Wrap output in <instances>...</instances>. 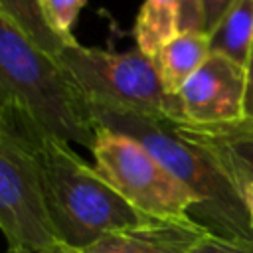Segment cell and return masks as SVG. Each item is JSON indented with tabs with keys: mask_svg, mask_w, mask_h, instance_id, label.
Listing matches in <instances>:
<instances>
[{
	"mask_svg": "<svg viewBox=\"0 0 253 253\" xmlns=\"http://www.w3.org/2000/svg\"><path fill=\"white\" fill-rule=\"evenodd\" d=\"M243 115L253 119V45L249 51V59L245 63V97H243Z\"/></svg>",
	"mask_w": 253,
	"mask_h": 253,
	"instance_id": "18",
	"label": "cell"
},
{
	"mask_svg": "<svg viewBox=\"0 0 253 253\" xmlns=\"http://www.w3.org/2000/svg\"><path fill=\"white\" fill-rule=\"evenodd\" d=\"M49 28L61 40H73L71 28L87 0H40Z\"/></svg>",
	"mask_w": 253,
	"mask_h": 253,
	"instance_id": "14",
	"label": "cell"
},
{
	"mask_svg": "<svg viewBox=\"0 0 253 253\" xmlns=\"http://www.w3.org/2000/svg\"><path fill=\"white\" fill-rule=\"evenodd\" d=\"M241 200L245 204V210H247V215H249V223L253 227V184H247L241 188Z\"/></svg>",
	"mask_w": 253,
	"mask_h": 253,
	"instance_id": "20",
	"label": "cell"
},
{
	"mask_svg": "<svg viewBox=\"0 0 253 253\" xmlns=\"http://www.w3.org/2000/svg\"><path fill=\"white\" fill-rule=\"evenodd\" d=\"M211 36V51L243 65L253 45V0H233Z\"/></svg>",
	"mask_w": 253,
	"mask_h": 253,
	"instance_id": "11",
	"label": "cell"
},
{
	"mask_svg": "<svg viewBox=\"0 0 253 253\" xmlns=\"http://www.w3.org/2000/svg\"><path fill=\"white\" fill-rule=\"evenodd\" d=\"M178 14V34L204 32V12L200 0H174Z\"/></svg>",
	"mask_w": 253,
	"mask_h": 253,
	"instance_id": "16",
	"label": "cell"
},
{
	"mask_svg": "<svg viewBox=\"0 0 253 253\" xmlns=\"http://www.w3.org/2000/svg\"><path fill=\"white\" fill-rule=\"evenodd\" d=\"M0 229L10 251L57 241L49 223L32 154L0 134Z\"/></svg>",
	"mask_w": 253,
	"mask_h": 253,
	"instance_id": "6",
	"label": "cell"
},
{
	"mask_svg": "<svg viewBox=\"0 0 253 253\" xmlns=\"http://www.w3.org/2000/svg\"><path fill=\"white\" fill-rule=\"evenodd\" d=\"M172 126L180 136L204 148L237 192L253 184V119L210 125L172 121Z\"/></svg>",
	"mask_w": 253,
	"mask_h": 253,
	"instance_id": "8",
	"label": "cell"
},
{
	"mask_svg": "<svg viewBox=\"0 0 253 253\" xmlns=\"http://www.w3.org/2000/svg\"><path fill=\"white\" fill-rule=\"evenodd\" d=\"M95 170L136 211L156 219H192L196 194L138 140L99 126L91 148Z\"/></svg>",
	"mask_w": 253,
	"mask_h": 253,
	"instance_id": "5",
	"label": "cell"
},
{
	"mask_svg": "<svg viewBox=\"0 0 253 253\" xmlns=\"http://www.w3.org/2000/svg\"><path fill=\"white\" fill-rule=\"evenodd\" d=\"M174 36H178V14L174 0H144L136 22H134V40L136 47L148 55L156 53L166 45Z\"/></svg>",
	"mask_w": 253,
	"mask_h": 253,
	"instance_id": "12",
	"label": "cell"
},
{
	"mask_svg": "<svg viewBox=\"0 0 253 253\" xmlns=\"http://www.w3.org/2000/svg\"><path fill=\"white\" fill-rule=\"evenodd\" d=\"M0 119L12 140L40 130L91 150L99 134L91 103L71 75L2 12Z\"/></svg>",
	"mask_w": 253,
	"mask_h": 253,
	"instance_id": "1",
	"label": "cell"
},
{
	"mask_svg": "<svg viewBox=\"0 0 253 253\" xmlns=\"http://www.w3.org/2000/svg\"><path fill=\"white\" fill-rule=\"evenodd\" d=\"M210 53L211 36L208 32H186L174 36L154 57L164 89L170 95H178L184 83L204 65Z\"/></svg>",
	"mask_w": 253,
	"mask_h": 253,
	"instance_id": "10",
	"label": "cell"
},
{
	"mask_svg": "<svg viewBox=\"0 0 253 253\" xmlns=\"http://www.w3.org/2000/svg\"><path fill=\"white\" fill-rule=\"evenodd\" d=\"M91 109L99 126L138 140L166 170L196 194L200 204L192 211L196 215H190L196 223L219 237L253 235L237 188L204 148L174 130L170 119H154L103 105H91Z\"/></svg>",
	"mask_w": 253,
	"mask_h": 253,
	"instance_id": "3",
	"label": "cell"
},
{
	"mask_svg": "<svg viewBox=\"0 0 253 253\" xmlns=\"http://www.w3.org/2000/svg\"><path fill=\"white\" fill-rule=\"evenodd\" d=\"M202 2V12H204V32L211 34L225 10L233 4V0H200Z\"/></svg>",
	"mask_w": 253,
	"mask_h": 253,
	"instance_id": "17",
	"label": "cell"
},
{
	"mask_svg": "<svg viewBox=\"0 0 253 253\" xmlns=\"http://www.w3.org/2000/svg\"><path fill=\"white\" fill-rule=\"evenodd\" d=\"M0 12L20 28L34 43L43 51L55 55V51L69 40H61L47 24L40 0H0Z\"/></svg>",
	"mask_w": 253,
	"mask_h": 253,
	"instance_id": "13",
	"label": "cell"
},
{
	"mask_svg": "<svg viewBox=\"0 0 253 253\" xmlns=\"http://www.w3.org/2000/svg\"><path fill=\"white\" fill-rule=\"evenodd\" d=\"M192 253H253V235L249 237H219L208 233L192 249Z\"/></svg>",
	"mask_w": 253,
	"mask_h": 253,
	"instance_id": "15",
	"label": "cell"
},
{
	"mask_svg": "<svg viewBox=\"0 0 253 253\" xmlns=\"http://www.w3.org/2000/svg\"><path fill=\"white\" fill-rule=\"evenodd\" d=\"M20 146L34 158L45 211L57 241L81 251L105 233L150 219L128 206L69 142L34 132Z\"/></svg>",
	"mask_w": 253,
	"mask_h": 253,
	"instance_id": "2",
	"label": "cell"
},
{
	"mask_svg": "<svg viewBox=\"0 0 253 253\" xmlns=\"http://www.w3.org/2000/svg\"><path fill=\"white\" fill-rule=\"evenodd\" d=\"M55 59L71 75L91 105L130 111L154 119L186 121L178 95H170L156 61L138 47L123 53L65 42Z\"/></svg>",
	"mask_w": 253,
	"mask_h": 253,
	"instance_id": "4",
	"label": "cell"
},
{
	"mask_svg": "<svg viewBox=\"0 0 253 253\" xmlns=\"http://www.w3.org/2000/svg\"><path fill=\"white\" fill-rule=\"evenodd\" d=\"M210 231L194 219H156L105 233L79 253H192Z\"/></svg>",
	"mask_w": 253,
	"mask_h": 253,
	"instance_id": "9",
	"label": "cell"
},
{
	"mask_svg": "<svg viewBox=\"0 0 253 253\" xmlns=\"http://www.w3.org/2000/svg\"><path fill=\"white\" fill-rule=\"evenodd\" d=\"M6 253H79V249L63 243V241H53L45 247H36V249H22V251H6Z\"/></svg>",
	"mask_w": 253,
	"mask_h": 253,
	"instance_id": "19",
	"label": "cell"
},
{
	"mask_svg": "<svg viewBox=\"0 0 253 253\" xmlns=\"http://www.w3.org/2000/svg\"><path fill=\"white\" fill-rule=\"evenodd\" d=\"M186 123L210 125L243 119L245 67L221 53H210L204 65L178 93Z\"/></svg>",
	"mask_w": 253,
	"mask_h": 253,
	"instance_id": "7",
	"label": "cell"
},
{
	"mask_svg": "<svg viewBox=\"0 0 253 253\" xmlns=\"http://www.w3.org/2000/svg\"><path fill=\"white\" fill-rule=\"evenodd\" d=\"M0 134H4V136H6V130H4V123H2V119H0Z\"/></svg>",
	"mask_w": 253,
	"mask_h": 253,
	"instance_id": "21",
	"label": "cell"
}]
</instances>
